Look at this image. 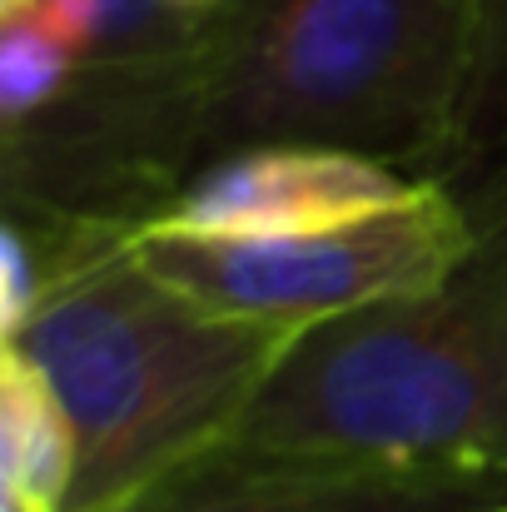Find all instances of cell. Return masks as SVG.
<instances>
[{
	"label": "cell",
	"mask_w": 507,
	"mask_h": 512,
	"mask_svg": "<svg viewBox=\"0 0 507 512\" xmlns=\"http://www.w3.org/2000/svg\"><path fill=\"white\" fill-rule=\"evenodd\" d=\"M478 0H224L174 40L85 60L5 130L10 209L150 224L249 145H343L413 179L458 160Z\"/></svg>",
	"instance_id": "cell-1"
},
{
	"label": "cell",
	"mask_w": 507,
	"mask_h": 512,
	"mask_svg": "<svg viewBox=\"0 0 507 512\" xmlns=\"http://www.w3.org/2000/svg\"><path fill=\"white\" fill-rule=\"evenodd\" d=\"M15 214L45 264L15 343L75 433L65 512H115L229 443L299 334L214 314L150 274L130 224Z\"/></svg>",
	"instance_id": "cell-2"
},
{
	"label": "cell",
	"mask_w": 507,
	"mask_h": 512,
	"mask_svg": "<svg viewBox=\"0 0 507 512\" xmlns=\"http://www.w3.org/2000/svg\"><path fill=\"white\" fill-rule=\"evenodd\" d=\"M443 184L473 219L458 264L299 334L229 448L507 483V145Z\"/></svg>",
	"instance_id": "cell-3"
},
{
	"label": "cell",
	"mask_w": 507,
	"mask_h": 512,
	"mask_svg": "<svg viewBox=\"0 0 507 512\" xmlns=\"http://www.w3.org/2000/svg\"><path fill=\"white\" fill-rule=\"evenodd\" d=\"M468 239V204L443 179H423L393 209L289 234H189L160 219L130 229L140 264L169 289L289 334L438 284Z\"/></svg>",
	"instance_id": "cell-4"
},
{
	"label": "cell",
	"mask_w": 507,
	"mask_h": 512,
	"mask_svg": "<svg viewBox=\"0 0 507 512\" xmlns=\"http://www.w3.org/2000/svg\"><path fill=\"white\" fill-rule=\"evenodd\" d=\"M115 512H507V483L224 443Z\"/></svg>",
	"instance_id": "cell-5"
},
{
	"label": "cell",
	"mask_w": 507,
	"mask_h": 512,
	"mask_svg": "<svg viewBox=\"0 0 507 512\" xmlns=\"http://www.w3.org/2000/svg\"><path fill=\"white\" fill-rule=\"evenodd\" d=\"M423 179L343 145H249L194 174L160 224L189 234H289L403 204Z\"/></svg>",
	"instance_id": "cell-6"
},
{
	"label": "cell",
	"mask_w": 507,
	"mask_h": 512,
	"mask_svg": "<svg viewBox=\"0 0 507 512\" xmlns=\"http://www.w3.org/2000/svg\"><path fill=\"white\" fill-rule=\"evenodd\" d=\"M75 483V433L45 373L0 343V498L65 512Z\"/></svg>",
	"instance_id": "cell-7"
},
{
	"label": "cell",
	"mask_w": 507,
	"mask_h": 512,
	"mask_svg": "<svg viewBox=\"0 0 507 512\" xmlns=\"http://www.w3.org/2000/svg\"><path fill=\"white\" fill-rule=\"evenodd\" d=\"M85 70V50L45 0L0 5V120L5 130L45 115Z\"/></svg>",
	"instance_id": "cell-8"
},
{
	"label": "cell",
	"mask_w": 507,
	"mask_h": 512,
	"mask_svg": "<svg viewBox=\"0 0 507 512\" xmlns=\"http://www.w3.org/2000/svg\"><path fill=\"white\" fill-rule=\"evenodd\" d=\"M45 5L75 35L85 60L135 55V50L165 45L194 20L174 0H45Z\"/></svg>",
	"instance_id": "cell-9"
},
{
	"label": "cell",
	"mask_w": 507,
	"mask_h": 512,
	"mask_svg": "<svg viewBox=\"0 0 507 512\" xmlns=\"http://www.w3.org/2000/svg\"><path fill=\"white\" fill-rule=\"evenodd\" d=\"M498 145H507V0H478L473 70H468L453 170L483 150H498Z\"/></svg>",
	"instance_id": "cell-10"
},
{
	"label": "cell",
	"mask_w": 507,
	"mask_h": 512,
	"mask_svg": "<svg viewBox=\"0 0 507 512\" xmlns=\"http://www.w3.org/2000/svg\"><path fill=\"white\" fill-rule=\"evenodd\" d=\"M40 284H45L40 244L15 214H5V224H0V339H10L30 319Z\"/></svg>",
	"instance_id": "cell-11"
},
{
	"label": "cell",
	"mask_w": 507,
	"mask_h": 512,
	"mask_svg": "<svg viewBox=\"0 0 507 512\" xmlns=\"http://www.w3.org/2000/svg\"><path fill=\"white\" fill-rule=\"evenodd\" d=\"M184 15H204V10H214V5H224V0H174Z\"/></svg>",
	"instance_id": "cell-12"
},
{
	"label": "cell",
	"mask_w": 507,
	"mask_h": 512,
	"mask_svg": "<svg viewBox=\"0 0 507 512\" xmlns=\"http://www.w3.org/2000/svg\"><path fill=\"white\" fill-rule=\"evenodd\" d=\"M0 5H10V0H0Z\"/></svg>",
	"instance_id": "cell-13"
}]
</instances>
